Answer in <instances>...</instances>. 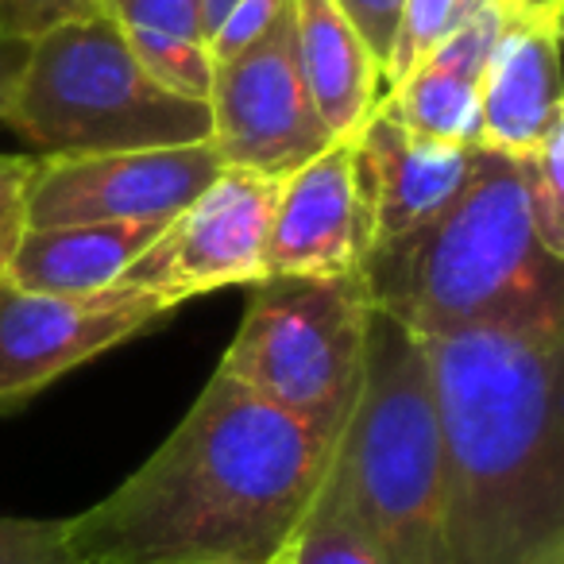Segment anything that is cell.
<instances>
[{
    "label": "cell",
    "mask_w": 564,
    "mask_h": 564,
    "mask_svg": "<svg viewBox=\"0 0 564 564\" xmlns=\"http://www.w3.org/2000/svg\"><path fill=\"white\" fill-rule=\"evenodd\" d=\"M329 464L322 437L217 368L178 430L66 533L86 564H274Z\"/></svg>",
    "instance_id": "obj_1"
},
{
    "label": "cell",
    "mask_w": 564,
    "mask_h": 564,
    "mask_svg": "<svg viewBox=\"0 0 564 564\" xmlns=\"http://www.w3.org/2000/svg\"><path fill=\"white\" fill-rule=\"evenodd\" d=\"M448 564H564V329L422 337Z\"/></svg>",
    "instance_id": "obj_2"
},
{
    "label": "cell",
    "mask_w": 564,
    "mask_h": 564,
    "mask_svg": "<svg viewBox=\"0 0 564 564\" xmlns=\"http://www.w3.org/2000/svg\"><path fill=\"white\" fill-rule=\"evenodd\" d=\"M371 306L417 337L453 329H564V259L525 209L514 155L479 148L468 186L364 259Z\"/></svg>",
    "instance_id": "obj_3"
},
{
    "label": "cell",
    "mask_w": 564,
    "mask_h": 564,
    "mask_svg": "<svg viewBox=\"0 0 564 564\" xmlns=\"http://www.w3.org/2000/svg\"><path fill=\"white\" fill-rule=\"evenodd\" d=\"M325 479L387 564H448L430 360L422 337L383 310L371 314L360 399Z\"/></svg>",
    "instance_id": "obj_4"
},
{
    "label": "cell",
    "mask_w": 564,
    "mask_h": 564,
    "mask_svg": "<svg viewBox=\"0 0 564 564\" xmlns=\"http://www.w3.org/2000/svg\"><path fill=\"white\" fill-rule=\"evenodd\" d=\"M4 124L35 159L186 148L213 132L209 105L159 86L109 12L32 40Z\"/></svg>",
    "instance_id": "obj_5"
},
{
    "label": "cell",
    "mask_w": 564,
    "mask_h": 564,
    "mask_svg": "<svg viewBox=\"0 0 564 564\" xmlns=\"http://www.w3.org/2000/svg\"><path fill=\"white\" fill-rule=\"evenodd\" d=\"M371 294L360 274H271L248 286V306L217 368L337 448L360 399Z\"/></svg>",
    "instance_id": "obj_6"
},
{
    "label": "cell",
    "mask_w": 564,
    "mask_h": 564,
    "mask_svg": "<svg viewBox=\"0 0 564 564\" xmlns=\"http://www.w3.org/2000/svg\"><path fill=\"white\" fill-rule=\"evenodd\" d=\"M279 182L225 166L194 202L174 213L163 232L128 263L117 286L182 306L225 286L267 279V228Z\"/></svg>",
    "instance_id": "obj_7"
},
{
    "label": "cell",
    "mask_w": 564,
    "mask_h": 564,
    "mask_svg": "<svg viewBox=\"0 0 564 564\" xmlns=\"http://www.w3.org/2000/svg\"><path fill=\"white\" fill-rule=\"evenodd\" d=\"M174 310L128 286L35 294L0 279V414H17L55 379L159 329Z\"/></svg>",
    "instance_id": "obj_8"
},
{
    "label": "cell",
    "mask_w": 564,
    "mask_h": 564,
    "mask_svg": "<svg viewBox=\"0 0 564 564\" xmlns=\"http://www.w3.org/2000/svg\"><path fill=\"white\" fill-rule=\"evenodd\" d=\"M209 143L220 163L282 182L333 143L299 70L294 9L243 55L213 66Z\"/></svg>",
    "instance_id": "obj_9"
},
{
    "label": "cell",
    "mask_w": 564,
    "mask_h": 564,
    "mask_svg": "<svg viewBox=\"0 0 564 564\" xmlns=\"http://www.w3.org/2000/svg\"><path fill=\"white\" fill-rule=\"evenodd\" d=\"M220 171L225 163L209 140L186 148L40 159L28 186V228L166 225Z\"/></svg>",
    "instance_id": "obj_10"
},
{
    "label": "cell",
    "mask_w": 564,
    "mask_h": 564,
    "mask_svg": "<svg viewBox=\"0 0 564 564\" xmlns=\"http://www.w3.org/2000/svg\"><path fill=\"white\" fill-rule=\"evenodd\" d=\"M371 243H376L371 202L352 140H333L322 155L279 182L267 228V279L360 274Z\"/></svg>",
    "instance_id": "obj_11"
},
{
    "label": "cell",
    "mask_w": 564,
    "mask_h": 564,
    "mask_svg": "<svg viewBox=\"0 0 564 564\" xmlns=\"http://www.w3.org/2000/svg\"><path fill=\"white\" fill-rule=\"evenodd\" d=\"M356 163L371 202L376 243L410 232L441 213L476 171L479 148L422 140L383 101L352 135Z\"/></svg>",
    "instance_id": "obj_12"
},
{
    "label": "cell",
    "mask_w": 564,
    "mask_h": 564,
    "mask_svg": "<svg viewBox=\"0 0 564 564\" xmlns=\"http://www.w3.org/2000/svg\"><path fill=\"white\" fill-rule=\"evenodd\" d=\"M564 120L561 20L507 17L479 82V148L525 155Z\"/></svg>",
    "instance_id": "obj_13"
},
{
    "label": "cell",
    "mask_w": 564,
    "mask_h": 564,
    "mask_svg": "<svg viewBox=\"0 0 564 564\" xmlns=\"http://www.w3.org/2000/svg\"><path fill=\"white\" fill-rule=\"evenodd\" d=\"M502 28V9L491 0H476L453 35L422 58L383 105L394 120L422 140L479 148V82L491 55V43Z\"/></svg>",
    "instance_id": "obj_14"
},
{
    "label": "cell",
    "mask_w": 564,
    "mask_h": 564,
    "mask_svg": "<svg viewBox=\"0 0 564 564\" xmlns=\"http://www.w3.org/2000/svg\"><path fill=\"white\" fill-rule=\"evenodd\" d=\"M294 43L310 105L333 140H352L387 97L383 70L333 0H294Z\"/></svg>",
    "instance_id": "obj_15"
},
{
    "label": "cell",
    "mask_w": 564,
    "mask_h": 564,
    "mask_svg": "<svg viewBox=\"0 0 564 564\" xmlns=\"http://www.w3.org/2000/svg\"><path fill=\"white\" fill-rule=\"evenodd\" d=\"M163 232L159 220L140 225H55L24 228L0 279L35 294H94L117 286L135 256Z\"/></svg>",
    "instance_id": "obj_16"
},
{
    "label": "cell",
    "mask_w": 564,
    "mask_h": 564,
    "mask_svg": "<svg viewBox=\"0 0 564 564\" xmlns=\"http://www.w3.org/2000/svg\"><path fill=\"white\" fill-rule=\"evenodd\" d=\"M329 476V471H325ZM286 564H387L379 549L360 533V525L340 507L337 491L325 479L310 514L286 545Z\"/></svg>",
    "instance_id": "obj_17"
},
{
    "label": "cell",
    "mask_w": 564,
    "mask_h": 564,
    "mask_svg": "<svg viewBox=\"0 0 564 564\" xmlns=\"http://www.w3.org/2000/svg\"><path fill=\"white\" fill-rule=\"evenodd\" d=\"M522 166L525 209L538 240L549 256L564 259V120H556L525 155H514Z\"/></svg>",
    "instance_id": "obj_18"
},
{
    "label": "cell",
    "mask_w": 564,
    "mask_h": 564,
    "mask_svg": "<svg viewBox=\"0 0 564 564\" xmlns=\"http://www.w3.org/2000/svg\"><path fill=\"white\" fill-rule=\"evenodd\" d=\"M476 0H402L399 28H394L391 58L383 70V89L391 94L430 51L441 47L445 35L460 28V20L471 12Z\"/></svg>",
    "instance_id": "obj_19"
},
{
    "label": "cell",
    "mask_w": 564,
    "mask_h": 564,
    "mask_svg": "<svg viewBox=\"0 0 564 564\" xmlns=\"http://www.w3.org/2000/svg\"><path fill=\"white\" fill-rule=\"evenodd\" d=\"M128 47L135 51L140 66L159 82L163 89L189 101H205L209 105V89H213V58L205 43H189V40H174V35H159V32H143V28H124Z\"/></svg>",
    "instance_id": "obj_20"
},
{
    "label": "cell",
    "mask_w": 564,
    "mask_h": 564,
    "mask_svg": "<svg viewBox=\"0 0 564 564\" xmlns=\"http://www.w3.org/2000/svg\"><path fill=\"white\" fill-rule=\"evenodd\" d=\"M0 564H86L70 545L66 518L0 514Z\"/></svg>",
    "instance_id": "obj_21"
},
{
    "label": "cell",
    "mask_w": 564,
    "mask_h": 564,
    "mask_svg": "<svg viewBox=\"0 0 564 564\" xmlns=\"http://www.w3.org/2000/svg\"><path fill=\"white\" fill-rule=\"evenodd\" d=\"M105 12L120 28H143V32L205 43L197 0H105Z\"/></svg>",
    "instance_id": "obj_22"
},
{
    "label": "cell",
    "mask_w": 564,
    "mask_h": 564,
    "mask_svg": "<svg viewBox=\"0 0 564 564\" xmlns=\"http://www.w3.org/2000/svg\"><path fill=\"white\" fill-rule=\"evenodd\" d=\"M294 9V0H240L220 28L209 35V58L213 66L228 63V58L243 55L248 47H256L274 24H279L286 12Z\"/></svg>",
    "instance_id": "obj_23"
},
{
    "label": "cell",
    "mask_w": 564,
    "mask_h": 564,
    "mask_svg": "<svg viewBox=\"0 0 564 564\" xmlns=\"http://www.w3.org/2000/svg\"><path fill=\"white\" fill-rule=\"evenodd\" d=\"M105 12V0H0V35L40 40L74 20Z\"/></svg>",
    "instance_id": "obj_24"
},
{
    "label": "cell",
    "mask_w": 564,
    "mask_h": 564,
    "mask_svg": "<svg viewBox=\"0 0 564 564\" xmlns=\"http://www.w3.org/2000/svg\"><path fill=\"white\" fill-rule=\"evenodd\" d=\"M40 159L4 155L0 151V267L9 263L12 248L28 228V186Z\"/></svg>",
    "instance_id": "obj_25"
},
{
    "label": "cell",
    "mask_w": 564,
    "mask_h": 564,
    "mask_svg": "<svg viewBox=\"0 0 564 564\" xmlns=\"http://www.w3.org/2000/svg\"><path fill=\"white\" fill-rule=\"evenodd\" d=\"M333 4H337L340 17L356 28V35H360L364 47L371 51V58L379 63V70H387L402 0H333Z\"/></svg>",
    "instance_id": "obj_26"
},
{
    "label": "cell",
    "mask_w": 564,
    "mask_h": 564,
    "mask_svg": "<svg viewBox=\"0 0 564 564\" xmlns=\"http://www.w3.org/2000/svg\"><path fill=\"white\" fill-rule=\"evenodd\" d=\"M28 51H32V40H17V35H0V120L9 112L12 89H17L20 74H24Z\"/></svg>",
    "instance_id": "obj_27"
},
{
    "label": "cell",
    "mask_w": 564,
    "mask_h": 564,
    "mask_svg": "<svg viewBox=\"0 0 564 564\" xmlns=\"http://www.w3.org/2000/svg\"><path fill=\"white\" fill-rule=\"evenodd\" d=\"M507 17H533V20H561L564 0H491Z\"/></svg>",
    "instance_id": "obj_28"
},
{
    "label": "cell",
    "mask_w": 564,
    "mask_h": 564,
    "mask_svg": "<svg viewBox=\"0 0 564 564\" xmlns=\"http://www.w3.org/2000/svg\"><path fill=\"white\" fill-rule=\"evenodd\" d=\"M240 0H197V9H202V28H205V47H209V35L220 28V20L236 9Z\"/></svg>",
    "instance_id": "obj_29"
},
{
    "label": "cell",
    "mask_w": 564,
    "mask_h": 564,
    "mask_svg": "<svg viewBox=\"0 0 564 564\" xmlns=\"http://www.w3.org/2000/svg\"><path fill=\"white\" fill-rule=\"evenodd\" d=\"M274 564H286V553H282V556H279V561H274Z\"/></svg>",
    "instance_id": "obj_30"
}]
</instances>
